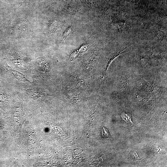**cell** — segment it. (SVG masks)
<instances>
[{
	"mask_svg": "<svg viewBox=\"0 0 167 167\" xmlns=\"http://www.w3.org/2000/svg\"><path fill=\"white\" fill-rule=\"evenodd\" d=\"M127 47H126L119 51L114 52L109 55L107 60L106 65L104 71V73L105 75H106L107 74V69L111 62L118 55L125 52Z\"/></svg>",
	"mask_w": 167,
	"mask_h": 167,
	"instance_id": "1",
	"label": "cell"
},
{
	"mask_svg": "<svg viewBox=\"0 0 167 167\" xmlns=\"http://www.w3.org/2000/svg\"><path fill=\"white\" fill-rule=\"evenodd\" d=\"M71 28L69 27L66 30L63 35L62 39L63 40H65L69 35L71 32Z\"/></svg>",
	"mask_w": 167,
	"mask_h": 167,
	"instance_id": "3",
	"label": "cell"
},
{
	"mask_svg": "<svg viewBox=\"0 0 167 167\" xmlns=\"http://www.w3.org/2000/svg\"><path fill=\"white\" fill-rule=\"evenodd\" d=\"M10 71L12 73H13V74L15 76H16V78H18L19 80L25 81L28 80L22 73L12 70H10Z\"/></svg>",
	"mask_w": 167,
	"mask_h": 167,
	"instance_id": "2",
	"label": "cell"
},
{
	"mask_svg": "<svg viewBox=\"0 0 167 167\" xmlns=\"http://www.w3.org/2000/svg\"><path fill=\"white\" fill-rule=\"evenodd\" d=\"M102 135L105 138H108L109 135L108 130L104 127H103L102 129Z\"/></svg>",
	"mask_w": 167,
	"mask_h": 167,
	"instance_id": "4",
	"label": "cell"
}]
</instances>
